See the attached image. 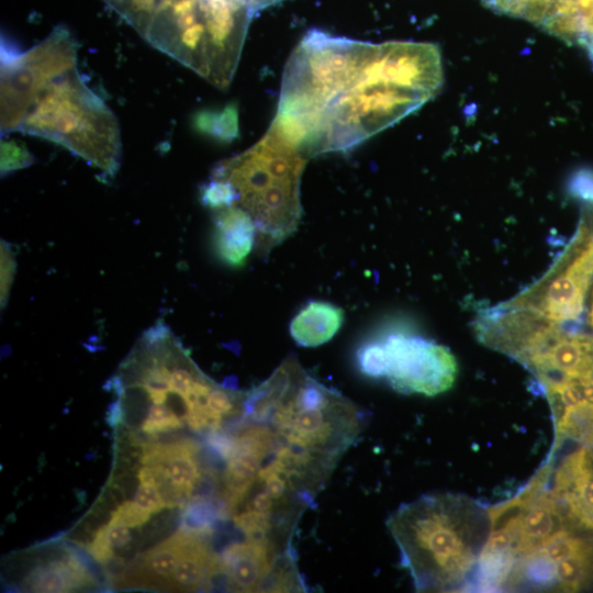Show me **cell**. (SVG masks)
I'll return each mask as SVG.
<instances>
[{
    "label": "cell",
    "instance_id": "6da1fadb",
    "mask_svg": "<svg viewBox=\"0 0 593 593\" xmlns=\"http://www.w3.org/2000/svg\"><path fill=\"white\" fill-rule=\"evenodd\" d=\"M444 81L432 43L312 30L290 55L273 123L307 156L347 150L421 108Z\"/></svg>",
    "mask_w": 593,
    "mask_h": 593
},
{
    "label": "cell",
    "instance_id": "7a4b0ae2",
    "mask_svg": "<svg viewBox=\"0 0 593 593\" xmlns=\"http://www.w3.org/2000/svg\"><path fill=\"white\" fill-rule=\"evenodd\" d=\"M77 51L63 26L26 52L2 48L1 132L46 138L113 177L122 157L119 123L83 81Z\"/></svg>",
    "mask_w": 593,
    "mask_h": 593
},
{
    "label": "cell",
    "instance_id": "3957f363",
    "mask_svg": "<svg viewBox=\"0 0 593 593\" xmlns=\"http://www.w3.org/2000/svg\"><path fill=\"white\" fill-rule=\"evenodd\" d=\"M489 347L523 365L556 344L593 360V202H583L575 233L547 272L511 300L480 312Z\"/></svg>",
    "mask_w": 593,
    "mask_h": 593
},
{
    "label": "cell",
    "instance_id": "277c9868",
    "mask_svg": "<svg viewBox=\"0 0 593 593\" xmlns=\"http://www.w3.org/2000/svg\"><path fill=\"white\" fill-rule=\"evenodd\" d=\"M153 47L226 89L255 11L247 0H103Z\"/></svg>",
    "mask_w": 593,
    "mask_h": 593
},
{
    "label": "cell",
    "instance_id": "5b68a950",
    "mask_svg": "<svg viewBox=\"0 0 593 593\" xmlns=\"http://www.w3.org/2000/svg\"><path fill=\"white\" fill-rule=\"evenodd\" d=\"M243 409L248 419L270 422L287 446L314 456L331 469L359 429L356 405L312 378L295 358L286 359L246 393Z\"/></svg>",
    "mask_w": 593,
    "mask_h": 593
},
{
    "label": "cell",
    "instance_id": "8992f818",
    "mask_svg": "<svg viewBox=\"0 0 593 593\" xmlns=\"http://www.w3.org/2000/svg\"><path fill=\"white\" fill-rule=\"evenodd\" d=\"M307 156L271 122L266 134L245 152L227 158L211 178L233 192L231 206L253 219L256 247L268 253L294 233L302 216L300 186Z\"/></svg>",
    "mask_w": 593,
    "mask_h": 593
},
{
    "label": "cell",
    "instance_id": "52a82bcc",
    "mask_svg": "<svg viewBox=\"0 0 593 593\" xmlns=\"http://www.w3.org/2000/svg\"><path fill=\"white\" fill-rule=\"evenodd\" d=\"M388 526L419 590L460 583L478 560L479 533H485L482 512L449 495L404 505Z\"/></svg>",
    "mask_w": 593,
    "mask_h": 593
},
{
    "label": "cell",
    "instance_id": "ba28073f",
    "mask_svg": "<svg viewBox=\"0 0 593 593\" xmlns=\"http://www.w3.org/2000/svg\"><path fill=\"white\" fill-rule=\"evenodd\" d=\"M381 343L385 353L384 378L394 390L434 396L452 387L457 362L447 347L400 333Z\"/></svg>",
    "mask_w": 593,
    "mask_h": 593
},
{
    "label": "cell",
    "instance_id": "9c48e42d",
    "mask_svg": "<svg viewBox=\"0 0 593 593\" xmlns=\"http://www.w3.org/2000/svg\"><path fill=\"white\" fill-rule=\"evenodd\" d=\"M553 482L551 494L567 522L593 530V450L581 446L566 457Z\"/></svg>",
    "mask_w": 593,
    "mask_h": 593
},
{
    "label": "cell",
    "instance_id": "30bf717a",
    "mask_svg": "<svg viewBox=\"0 0 593 593\" xmlns=\"http://www.w3.org/2000/svg\"><path fill=\"white\" fill-rule=\"evenodd\" d=\"M220 562L227 574L230 588L235 591H261L262 584L276 562L273 544L246 539L230 545Z\"/></svg>",
    "mask_w": 593,
    "mask_h": 593
},
{
    "label": "cell",
    "instance_id": "8fae6325",
    "mask_svg": "<svg viewBox=\"0 0 593 593\" xmlns=\"http://www.w3.org/2000/svg\"><path fill=\"white\" fill-rule=\"evenodd\" d=\"M538 26L593 58V0H549Z\"/></svg>",
    "mask_w": 593,
    "mask_h": 593
},
{
    "label": "cell",
    "instance_id": "7c38bea8",
    "mask_svg": "<svg viewBox=\"0 0 593 593\" xmlns=\"http://www.w3.org/2000/svg\"><path fill=\"white\" fill-rule=\"evenodd\" d=\"M213 238L220 259L232 267H239L256 244V226L244 210L228 206L214 214Z\"/></svg>",
    "mask_w": 593,
    "mask_h": 593
},
{
    "label": "cell",
    "instance_id": "4fadbf2b",
    "mask_svg": "<svg viewBox=\"0 0 593 593\" xmlns=\"http://www.w3.org/2000/svg\"><path fill=\"white\" fill-rule=\"evenodd\" d=\"M344 321L340 307L324 301H311L290 323V334L299 346L316 347L331 340Z\"/></svg>",
    "mask_w": 593,
    "mask_h": 593
},
{
    "label": "cell",
    "instance_id": "5bb4252c",
    "mask_svg": "<svg viewBox=\"0 0 593 593\" xmlns=\"http://www.w3.org/2000/svg\"><path fill=\"white\" fill-rule=\"evenodd\" d=\"M210 530H197L177 563L169 583L180 591H195L203 583L211 557L208 537Z\"/></svg>",
    "mask_w": 593,
    "mask_h": 593
},
{
    "label": "cell",
    "instance_id": "9a60e30c",
    "mask_svg": "<svg viewBox=\"0 0 593 593\" xmlns=\"http://www.w3.org/2000/svg\"><path fill=\"white\" fill-rule=\"evenodd\" d=\"M197 529L182 527L164 542L149 549L143 566L150 578L169 581L177 563Z\"/></svg>",
    "mask_w": 593,
    "mask_h": 593
},
{
    "label": "cell",
    "instance_id": "2e32d148",
    "mask_svg": "<svg viewBox=\"0 0 593 593\" xmlns=\"http://www.w3.org/2000/svg\"><path fill=\"white\" fill-rule=\"evenodd\" d=\"M558 440L571 439L593 450V402L582 400L555 413Z\"/></svg>",
    "mask_w": 593,
    "mask_h": 593
},
{
    "label": "cell",
    "instance_id": "e0dca14e",
    "mask_svg": "<svg viewBox=\"0 0 593 593\" xmlns=\"http://www.w3.org/2000/svg\"><path fill=\"white\" fill-rule=\"evenodd\" d=\"M199 449L200 446L193 440L186 449L174 455L164 465L171 484L190 494L200 479L197 459Z\"/></svg>",
    "mask_w": 593,
    "mask_h": 593
},
{
    "label": "cell",
    "instance_id": "ac0fdd59",
    "mask_svg": "<svg viewBox=\"0 0 593 593\" xmlns=\"http://www.w3.org/2000/svg\"><path fill=\"white\" fill-rule=\"evenodd\" d=\"M593 570V549L556 562L557 586L564 591H578Z\"/></svg>",
    "mask_w": 593,
    "mask_h": 593
},
{
    "label": "cell",
    "instance_id": "d6986e66",
    "mask_svg": "<svg viewBox=\"0 0 593 593\" xmlns=\"http://www.w3.org/2000/svg\"><path fill=\"white\" fill-rule=\"evenodd\" d=\"M72 572L67 560L49 562L32 573L31 588L36 592L59 593L75 588Z\"/></svg>",
    "mask_w": 593,
    "mask_h": 593
},
{
    "label": "cell",
    "instance_id": "ffe728a7",
    "mask_svg": "<svg viewBox=\"0 0 593 593\" xmlns=\"http://www.w3.org/2000/svg\"><path fill=\"white\" fill-rule=\"evenodd\" d=\"M357 363L360 371L370 378H384L385 353L381 342H370L357 351Z\"/></svg>",
    "mask_w": 593,
    "mask_h": 593
},
{
    "label": "cell",
    "instance_id": "44dd1931",
    "mask_svg": "<svg viewBox=\"0 0 593 593\" xmlns=\"http://www.w3.org/2000/svg\"><path fill=\"white\" fill-rule=\"evenodd\" d=\"M150 517V512L133 501H125L112 512L108 525H123L137 527L145 524Z\"/></svg>",
    "mask_w": 593,
    "mask_h": 593
},
{
    "label": "cell",
    "instance_id": "7402d4cb",
    "mask_svg": "<svg viewBox=\"0 0 593 593\" xmlns=\"http://www.w3.org/2000/svg\"><path fill=\"white\" fill-rule=\"evenodd\" d=\"M32 163V155L26 148L13 141L1 144V174L24 168Z\"/></svg>",
    "mask_w": 593,
    "mask_h": 593
},
{
    "label": "cell",
    "instance_id": "603a6c76",
    "mask_svg": "<svg viewBox=\"0 0 593 593\" xmlns=\"http://www.w3.org/2000/svg\"><path fill=\"white\" fill-rule=\"evenodd\" d=\"M14 272V259L10 246L1 244V304H5Z\"/></svg>",
    "mask_w": 593,
    "mask_h": 593
},
{
    "label": "cell",
    "instance_id": "cb8c5ba5",
    "mask_svg": "<svg viewBox=\"0 0 593 593\" xmlns=\"http://www.w3.org/2000/svg\"><path fill=\"white\" fill-rule=\"evenodd\" d=\"M135 502L150 513L161 511L166 503L156 486L141 484L135 493Z\"/></svg>",
    "mask_w": 593,
    "mask_h": 593
},
{
    "label": "cell",
    "instance_id": "d4e9b609",
    "mask_svg": "<svg viewBox=\"0 0 593 593\" xmlns=\"http://www.w3.org/2000/svg\"><path fill=\"white\" fill-rule=\"evenodd\" d=\"M112 547L107 537V526H102L87 549L96 561L105 563L113 557Z\"/></svg>",
    "mask_w": 593,
    "mask_h": 593
},
{
    "label": "cell",
    "instance_id": "484cf974",
    "mask_svg": "<svg viewBox=\"0 0 593 593\" xmlns=\"http://www.w3.org/2000/svg\"><path fill=\"white\" fill-rule=\"evenodd\" d=\"M183 418L179 417L176 413L158 419L145 418L142 424V430L147 434H154L158 432H168L177 429L182 426Z\"/></svg>",
    "mask_w": 593,
    "mask_h": 593
},
{
    "label": "cell",
    "instance_id": "4316f807",
    "mask_svg": "<svg viewBox=\"0 0 593 593\" xmlns=\"http://www.w3.org/2000/svg\"><path fill=\"white\" fill-rule=\"evenodd\" d=\"M107 537L112 546L121 547L131 540V533L123 525H107Z\"/></svg>",
    "mask_w": 593,
    "mask_h": 593
},
{
    "label": "cell",
    "instance_id": "83f0119b",
    "mask_svg": "<svg viewBox=\"0 0 593 593\" xmlns=\"http://www.w3.org/2000/svg\"><path fill=\"white\" fill-rule=\"evenodd\" d=\"M124 411L122 406V401L118 399L114 403L109 406L108 423L112 426L119 424L123 418Z\"/></svg>",
    "mask_w": 593,
    "mask_h": 593
}]
</instances>
